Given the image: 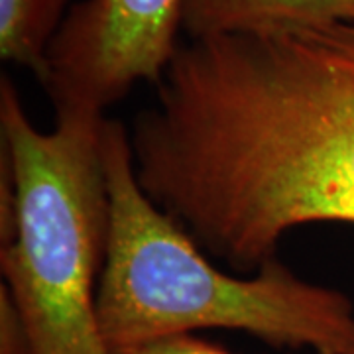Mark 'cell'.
Segmentation results:
<instances>
[{
    "instance_id": "obj_1",
    "label": "cell",
    "mask_w": 354,
    "mask_h": 354,
    "mask_svg": "<svg viewBox=\"0 0 354 354\" xmlns=\"http://www.w3.org/2000/svg\"><path fill=\"white\" fill-rule=\"evenodd\" d=\"M128 134L148 199L211 258L274 260L311 223H354V22L189 39Z\"/></svg>"
},
{
    "instance_id": "obj_2",
    "label": "cell",
    "mask_w": 354,
    "mask_h": 354,
    "mask_svg": "<svg viewBox=\"0 0 354 354\" xmlns=\"http://www.w3.org/2000/svg\"><path fill=\"white\" fill-rule=\"evenodd\" d=\"M102 162L111 197L97 319L113 354L191 330L248 333L274 348L354 354V305L339 290L293 274L278 258L254 278L221 272L181 225L138 185L128 130L104 118Z\"/></svg>"
},
{
    "instance_id": "obj_3",
    "label": "cell",
    "mask_w": 354,
    "mask_h": 354,
    "mask_svg": "<svg viewBox=\"0 0 354 354\" xmlns=\"http://www.w3.org/2000/svg\"><path fill=\"white\" fill-rule=\"evenodd\" d=\"M53 111V130L39 132L2 75V164L14 185V236L0 250V290L16 309L30 354H113L99 329L95 291L111 230L104 114Z\"/></svg>"
},
{
    "instance_id": "obj_4",
    "label": "cell",
    "mask_w": 354,
    "mask_h": 354,
    "mask_svg": "<svg viewBox=\"0 0 354 354\" xmlns=\"http://www.w3.org/2000/svg\"><path fill=\"white\" fill-rule=\"evenodd\" d=\"M183 0H81L53 38L48 91L55 106L102 113L138 83H158L181 41Z\"/></svg>"
},
{
    "instance_id": "obj_5",
    "label": "cell",
    "mask_w": 354,
    "mask_h": 354,
    "mask_svg": "<svg viewBox=\"0 0 354 354\" xmlns=\"http://www.w3.org/2000/svg\"><path fill=\"white\" fill-rule=\"evenodd\" d=\"M335 22H354V0H183L181 6V32L189 39Z\"/></svg>"
},
{
    "instance_id": "obj_6",
    "label": "cell",
    "mask_w": 354,
    "mask_h": 354,
    "mask_svg": "<svg viewBox=\"0 0 354 354\" xmlns=\"http://www.w3.org/2000/svg\"><path fill=\"white\" fill-rule=\"evenodd\" d=\"M71 6V0H0L2 59L30 69L44 87L51 41Z\"/></svg>"
},
{
    "instance_id": "obj_7",
    "label": "cell",
    "mask_w": 354,
    "mask_h": 354,
    "mask_svg": "<svg viewBox=\"0 0 354 354\" xmlns=\"http://www.w3.org/2000/svg\"><path fill=\"white\" fill-rule=\"evenodd\" d=\"M120 354H232L211 342L201 341L193 335H174L156 341L144 342Z\"/></svg>"
},
{
    "instance_id": "obj_8",
    "label": "cell",
    "mask_w": 354,
    "mask_h": 354,
    "mask_svg": "<svg viewBox=\"0 0 354 354\" xmlns=\"http://www.w3.org/2000/svg\"><path fill=\"white\" fill-rule=\"evenodd\" d=\"M0 354H30L24 329L8 295L0 290Z\"/></svg>"
}]
</instances>
